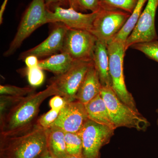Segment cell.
<instances>
[{
	"mask_svg": "<svg viewBox=\"0 0 158 158\" xmlns=\"http://www.w3.org/2000/svg\"><path fill=\"white\" fill-rule=\"evenodd\" d=\"M58 93L52 84L44 90L22 98L0 116V135H7L24 131L37 123L43 102Z\"/></svg>",
	"mask_w": 158,
	"mask_h": 158,
	"instance_id": "1",
	"label": "cell"
},
{
	"mask_svg": "<svg viewBox=\"0 0 158 158\" xmlns=\"http://www.w3.org/2000/svg\"><path fill=\"white\" fill-rule=\"evenodd\" d=\"M48 129L36 124L12 134L0 135V158H40L48 150Z\"/></svg>",
	"mask_w": 158,
	"mask_h": 158,
	"instance_id": "2",
	"label": "cell"
},
{
	"mask_svg": "<svg viewBox=\"0 0 158 158\" xmlns=\"http://www.w3.org/2000/svg\"><path fill=\"white\" fill-rule=\"evenodd\" d=\"M100 95L106 105L115 129L119 127L144 131L150 124L145 117L120 100L111 87H102Z\"/></svg>",
	"mask_w": 158,
	"mask_h": 158,
	"instance_id": "3",
	"label": "cell"
},
{
	"mask_svg": "<svg viewBox=\"0 0 158 158\" xmlns=\"http://www.w3.org/2000/svg\"><path fill=\"white\" fill-rule=\"evenodd\" d=\"M110 73L113 88L122 102L133 110L139 112L131 94L129 92L125 83L123 60L125 54V43L113 39L107 45Z\"/></svg>",
	"mask_w": 158,
	"mask_h": 158,
	"instance_id": "4",
	"label": "cell"
},
{
	"mask_svg": "<svg viewBox=\"0 0 158 158\" xmlns=\"http://www.w3.org/2000/svg\"><path fill=\"white\" fill-rule=\"evenodd\" d=\"M47 11L46 0L32 1L21 20L14 39L8 49L4 53V56H9L14 54L24 40L36 29L47 23Z\"/></svg>",
	"mask_w": 158,
	"mask_h": 158,
	"instance_id": "5",
	"label": "cell"
},
{
	"mask_svg": "<svg viewBox=\"0 0 158 158\" xmlns=\"http://www.w3.org/2000/svg\"><path fill=\"white\" fill-rule=\"evenodd\" d=\"M115 129L88 119L78 133L82 141V158H100V150L108 144Z\"/></svg>",
	"mask_w": 158,
	"mask_h": 158,
	"instance_id": "6",
	"label": "cell"
},
{
	"mask_svg": "<svg viewBox=\"0 0 158 158\" xmlns=\"http://www.w3.org/2000/svg\"><path fill=\"white\" fill-rule=\"evenodd\" d=\"M131 14L119 9L101 8L90 32L98 40L108 44L121 31Z\"/></svg>",
	"mask_w": 158,
	"mask_h": 158,
	"instance_id": "7",
	"label": "cell"
},
{
	"mask_svg": "<svg viewBox=\"0 0 158 158\" xmlns=\"http://www.w3.org/2000/svg\"><path fill=\"white\" fill-rule=\"evenodd\" d=\"M97 40L90 31L68 28L61 52L69 54L74 61H93Z\"/></svg>",
	"mask_w": 158,
	"mask_h": 158,
	"instance_id": "8",
	"label": "cell"
},
{
	"mask_svg": "<svg viewBox=\"0 0 158 158\" xmlns=\"http://www.w3.org/2000/svg\"><path fill=\"white\" fill-rule=\"evenodd\" d=\"M93 61H74L65 73L52 79L58 95L62 97L66 102L76 100V96L88 69Z\"/></svg>",
	"mask_w": 158,
	"mask_h": 158,
	"instance_id": "9",
	"label": "cell"
},
{
	"mask_svg": "<svg viewBox=\"0 0 158 158\" xmlns=\"http://www.w3.org/2000/svg\"><path fill=\"white\" fill-rule=\"evenodd\" d=\"M158 0H148L145 9L125 43V49L135 44L148 42L158 39L155 27Z\"/></svg>",
	"mask_w": 158,
	"mask_h": 158,
	"instance_id": "10",
	"label": "cell"
},
{
	"mask_svg": "<svg viewBox=\"0 0 158 158\" xmlns=\"http://www.w3.org/2000/svg\"><path fill=\"white\" fill-rule=\"evenodd\" d=\"M100 10L89 14H84L70 7L65 9L57 6L54 7V11L47 9V23H62L69 28L90 31Z\"/></svg>",
	"mask_w": 158,
	"mask_h": 158,
	"instance_id": "11",
	"label": "cell"
},
{
	"mask_svg": "<svg viewBox=\"0 0 158 158\" xmlns=\"http://www.w3.org/2000/svg\"><path fill=\"white\" fill-rule=\"evenodd\" d=\"M88 119L85 105L75 100L66 102L52 126L59 127L65 132L78 133Z\"/></svg>",
	"mask_w": 158,
	"mask_h": 158,
	"instance_id": "12",
	"label": "cell"
},
{
	"mask_svg": "<svg viewBox=\"0 0 158 158\" xmlns=\"http://www.w3.org/2000/svg\"><path fill=\"white\" fill-rule=\"evenodd\" d=\"M52 31L48 37L42 43L34 48L22 53L20 59H24L30 56L37 58L51 56L61 52L63 48L64 39L68 28L65 25L59 23Z\"/></svg>",
	"mask_w": 158,
	"mask_h": 158,
	"instance_id": "13",
	"label": "cell"
},
{
	"mask_svg": "<svg viewBox=\"0 0 158 158\" xmlns=\"http://www.w3.org/2000/svg\"><path fill=\"white\" fill-rule=\"evenodd\" d=\"M102 87L98 73L93 63L78 90L76 100L86 104L100 94Z\"/></svg>",
	"mask_w": 158,
	"mask_h": 158,
	"instance_id": "14",
	"label": "cell"
},
{
	"mask_svg": "<svg viewBox=\"0 0 158 158\" xmlns=\"http://www.w3.org/2000/svg\"><path fill=\"white\" fill-rule=\"evenodd\" d=\"M107 45L104 43L97 40L94 49L93 62L102 86L112 87Z\"/></svg>",
	"mask_w": 158,
	"mask_h": 158,
	"instance_id": "15",
	"label": "cell"
},
{
	"mask_svg": "<svg viewBox=\"0 0 158 158\" xmlns=\"http://www.w3.org/2000/svg\"><path fill=\"white\" fill-rule=\"evenodd\" d=\"M85 106L89 119L116 130L106 105L100 94L88 102Z\"/></svg>",
	"mask_w": 158,
	"mask_h": 158,
	"instance_id": "16",
	"label": "cell"
},
{
	"mask_svg": "<svg viewBox=\"0 0 158 158\" xmlns=\"http://www.w3.org/2000/svg\"><path fill=\"white\" fill-rule=\"evenodd\" d=\"M74 61L69 54L61 52L39 61L38 66L42 70L48 71L56 76L60 75L69 69Z\"/></svg>",
	"mask_w": 158,
	"mask_h": 158,
	"instance_id": "17",
	"label": "cell"
},
{
	"mask_svg": "<svg viewBox=\"0 0 158 158\" xmlns=\"http://www.w3.org/2000/svg\"><path fill=\"white\" fill-rule=\"evenodd\" d=\"M48 150L55 158H65L68 155L64 131L55 126L47 129Z\"/></svg>",
	"mask_w": 158,
	"mask_h": 158,
	"instance_id": "18",
	"label": "cell"
},
{
	"mask_svg": "<svg viewBox=\"0 0 158 158\" xmlns=\"http://www.w3.org/2000/svg\"><path fill=\"white\" fill-rule=\"evenodd\" d=\"M147 1L148 0H138L136 7L125 24L119 33L115 36L114 39L121 40L125 43L128 37L132 32L133 29L138 22V20L142 13L143 7Z\"/></svg>",
	"mask_w": 158,
	"mask_h": 158,
	"instance_id": "19",
	"label": "cell"
},
{
	"mask_svg": "<svg viewBox=\"0 0 158 158\" xmlns=\"http://www.w3.org/2000/svg\"><path fill=\"white\" fill-rule=\"evenodd\" d=\"M138 0H100L101 8L105 9H119L132 13Z\"/></svg>",
	"mask_w": 158,
	"mask_h": 158,
	"instance_id": "20",
	"label": "cell"
},
{
	"mask_svg": "<svg viewBox=\"0 0 158 158\" xmlns=\"http://www.w3.org/2000/svg\"><path fill=\"white\" fill-rule=\"evenodd\" d=\"M65 140L68 154L82 156V139L78 133L65 132Z\"/></svg>",
	"mask_w": 158,
	"mask_h": 158,
	"instance_id": "21",
	"label": "cell"
},
{
	"mask_svg": "<svg viewBox=\"0 0 158 158\" xmlns=\"http://www.w3.org/2000/svg\"><path fill=\"white\" fill-rule=\"evenodd\" d=\"M144 54L149 59L158 62V40L135 44L131 47Z\"/></svg>",
	"mask_w": 158,
	"mask_h": 158,
	"instance_id": "22",
	"label": "cell"
},
{
	"mask_svg": "<svg viewBox=\"0 0 158 158\" xmlns=\"http://www.w3.org/2000/svg\"><path fill=\"white\" fill-rule=\"evenodd\" d=\"M35 90V88L32 86L21 88L10 85H1L0 86L1 95L24 97L34 93Z\"/></svg>",
	"mask_w": 158,
	"mask_h": 158,
	"instance_id": "23",
	"label": "cell"
},
{
	"mask_svg": "<svg viewBox=\"0 0 158 158\" xmlns=\"http://www.w3.org/2000/svg\"><path fill=\"white\" fill-rule=\"evenodd\" d=\"M27 74L29 84L32 87H38L42 85L44 81V73L39 66L36 68H27Z\"/></svg>",
	"mask_w": 158,
	"mask_h": 158,
	"instance_id": "24",
	"label": "cell"
},
{
	"mask_svg": "<svg viewBox=\"0 0 158 158\" xmlns=\"http://www.w3.org/2000/svg\"><path fill=\"white\" fill-rule=\"evenodd\" d=\"M60 111L51 109L37 119V124L44 128H49L58 118Z\"/></svg>",
	"mask_w": 158,
	"mask_h": 158,
	"instance_id": "25",
	"label": "cell"
},
{
	"mask_svg": "<svg viewBox=\"0 0 158 158\" xmlns=\"http://www.w3.org/2000/svg\"><path fill=\"white\" fill-rule=\"evenodd\" d=\"M80 10H90L91 12H97L101 9L100 0H79Z\"/></svg>",
	"mask_w": 158,
	"mask_h": 158,
	"instance_id": "26",
	"label": "cell"
},
{
	"mask_svg": "<svg viewBox=\"0 0 158 158\" xmlns=\"http://www.w3.org/2000/svg\"><path fill=\"white\" fill-rule=\"evenodd\" d=\"M23 97L1 95L0 97V116L6 112L10 106Z\"/></svg>",
	"mask_w": 158,
	"mask_h": 158,
	"instance_id": "27",
	"label": "cell"
},
{
	"mask_svg": "<svg viewBox=\"0 0 158 158\" xmlns=\"http://www.w3.org/2000/svg\"><path fill=\"white\" fill-rule=\"evenodd\" d=\"M66 103L64 99L59 95H55L49 102L51 109L60 111Z\"/></svg>",
	"mask_w": 158,
	"mask_h": 158,
	"instance_id": "28",
	"label": "cell"
},
{
	"mask_svg": "<svg viewBox=\"0 0 158 158\" xmlns=\"http://www.w3.org/2000/svg\"><path fill=\"white\" fill-rule=\"evenodd\" d=\"M27 68L31 69L38 67L39 61L38 58L34 56H30L26 57L24 59Z\"/></svg>",
	"mask_w": 158,
	"mask_h": 158,
	"instance_id": "29",
	"label": "cell"
},
{
	"mask_svg": "<svg viewBox=\"0 0 158 158\" xmlns=\"http://www.w3.org/2000/svg\"><path fill=\"white\" fill-rule=\"evenodd\" d=\"M68 4L67 0H46L47 8L51 6H66Z\"/></svg>",
	"mask_w": 158,
	"mask_h": 158,
	"instance_id": "30",
	"label": "cell"
},
{
	"mask_svg": "<svg viewBox=\"0 0 158 158\" xmlns=\"http://www.w3.org/2000/svg\"><path fill=\"white\" fill-rule=\"evenodd\" d=\"M69 7L75 9L77 11L79 10V0H67Z\"/></svg>",
	"mask_w": 158,
	"mask_h": 158,
	"instance_id": "31",
	"label": "cell"
},
{
	"mask_svg": "<svg viewBox=\"0 0 158 158\" xmlns=\"http://www.w3.org/2000/svg\"><path fill=\"white\" fill-rule=\"evenodd\" d=\"M40 158H55L52 155L48 150L46 151Z\"/></svg>",
	"mask_w": 158,
	"mask_h": 158,
	"instance_id": "32",
	"label": "cell"
},
{
	"mask_svg": "<svg viewBox=\"0 0 158 158\" xmlns=\"http://www.w3.org/2000/svg\"><path fill=\"white\" fill-rule=\"evenodd\" d=\"M65 158H82V156H77L74 155H67V156Z\"/></svg>",
	"mask_w": 158,
	"mask_h": 158,
	"instance_id": "33",
	"label": "cell"
},
{
	"mask_svg": "<svg viewBox=\"0 0 158 158\" xmlns=\"http://www.w3.org/2000/svg\"><path fill=\"white\" fill-rule=\"evenodd\" d=\"M156 112H157V115H158V118H157V125L158 126V108H157V109Z\"/></svg>",
	"mask_w": 158,
	"mask_h": 158,
	"instance_id": "34",
	"label": "cell"
}]
</instances>
